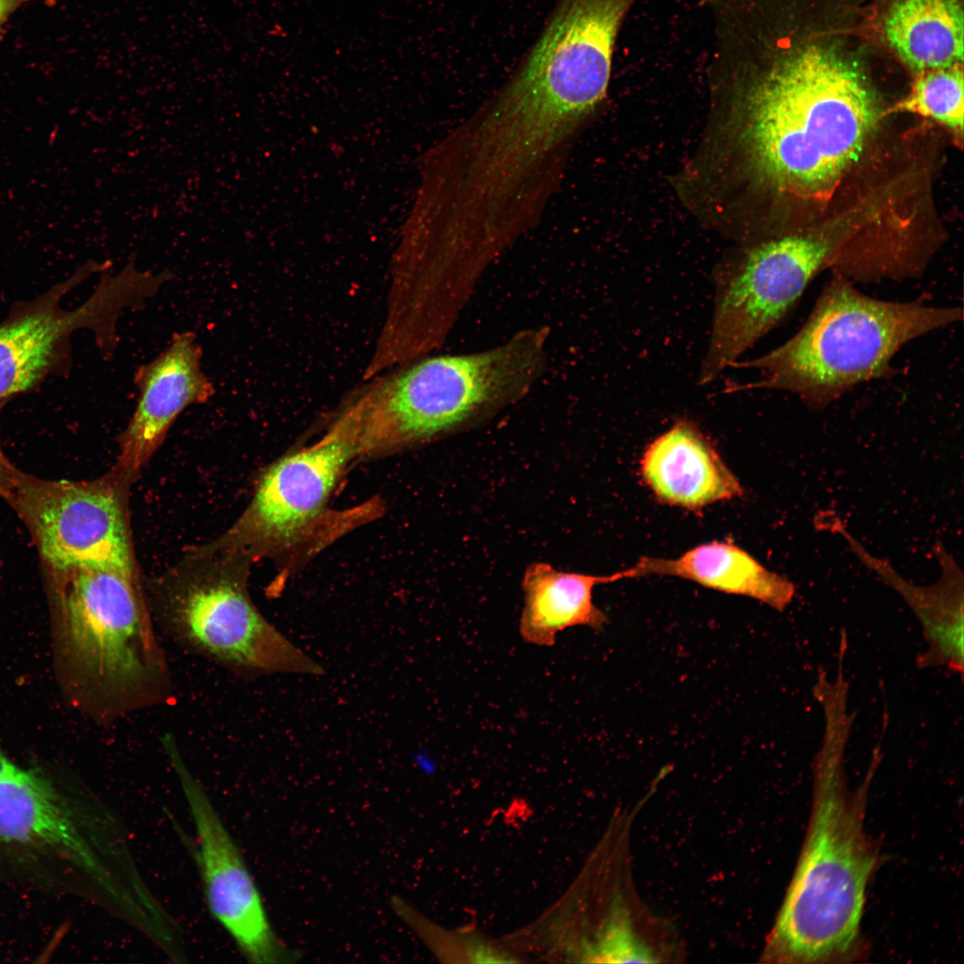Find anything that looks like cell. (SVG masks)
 I'll return each instance as SVG.
<instances>
[{
	"label": "cell",
	"instance_id": "ffe728a7",
	"mask_svg": "<svg viewBox=\"0 0 964 964\" xmlns=\"http://www.w3.org/2000/svg\"><path fill=\"white\" fill-rule=\"evenodd\" d=\"M934 120L961 136L963 72L961 64L918 73L910 94L896 106Z\"/></svg>",
	"mask_w": 964,
	"mask_h": 964
},
{
	"label": "cell",
	"instance_id": "ba28073f",
	"mask_svg": "<svg viewBox=\"0 0 964 964\" xmlns=\"http://www.w3.org/2000/svg\"><path fill=\"white\" fill-rule=\"evenodd\" d=\"M833 251L824 237L787 236L752 247L719 276L701 385L713 381L791 314L831 262Z\"/></svg>",
	"mask_w": 964,
	"mask_h": 964
},
{
	"label": "cell",
	"instance_id": "cb8c5ba5",
	"mask_svg": "<svg viewBox=\"0 0 964 964\" xmlns=\"http://www.w3.org/2000/svg\"><path fill=\"white\" fill-rule=\"evenodd\" d=\"M839 668H840V669H843V670H844V668H843V666H838V669H839ZM819 670H825V669H823L822 668H819ZM819 670H818V671H819ZM825 671H826V670H825ZM826 672H827V671H826Z\"/></svg>",
	"mask_w": 964,
	"mask_h": 964
},
{
	"label": "cell",
	"instance_id": "9c48e42d",
	"mask_svg": "<svg viewBox=\"0 0 964 964\" xmlns=\"http://www.w3.org/2000/svg\"><path fill=\"white\" fill-rule=\"evenodd\" d=\"M9 503L52 574L106 570L135 578L122 507L107 486L22 472Z\"/></svg>",
	"mask_w": 964,
	"mask_h": 964
},
{
	"label": "cell",
	"instance_id": "5bb4252c",
	"mask_svg": "<svg viewBox=\"0 0 964 964\" xmlns=\"http://www.w3.org/2000/svg\"><path fill=\"white\" fill-rule=\"evenodd\" d=\"M203 350L194 332L174 333L169 345L134 373L137 403L120 436L121 461L137 469L163 441L179 414L192 404L207 403L215 393L202 370Z\"/></svg>",
	"mask_w": 964,
	"mask_h": 964
},
{
	"label": "cell",
	"instance_id": "2e32d148",
	"mask_svg": "<svg viewBox=\"0 0 964 964\" xmlns=\"http://www.w3.org/2000/svg\"><path fill=\"white\" fill-rule=\"evenodd\" d=\"M641 472L659 500L686 509H700L744 493L712 444L686 420H677L647 447Z\"/></svg>",
	"mask_w": 964,
	"mask_h": 964
},
{
	"label": "cell",
	"instance_id": "3957f363",
	"mask_svg": "<svg viewBox=\"0 0 964 964\" xmlns=\"http://www.w3.org/2000/svg\"><path fill=\"white\" fill-rule=\"evenodd\" d=\"M54 576V625L64 687L99 725L168 704L175 683L135 578L113 571Z\"/></svg>",
	"mask_w": 964,
	"mask_h": 964
},
{
	"label": "cell",
	"instance_id": "44dd1931",
	"mask_svg": "<svg viewBox=\"0 0 964 964\" xmlns=\"http://www.w3.org/2000/svg\"><path fill=\"white\" fill-rule=\"evenodd\" d=\"M586 957L593 962L654 963L658 954L638 931L631 910L617 900Z\"/></svg>",
	"mask_w": 964,
	"mask_h": 964
},
{
	"label": "cell",
	"instance_id": "7c38bea8",
	"mask_svg": "<svg viewBox=\"0 0 964 964\" xmlns=\"http://www.w3.org/2000/svg\"><path fill=\"white\" fill-rule=\"evenodd\" d=\"M177 773L198 840V864L208 908L252 963L296 961L300 954L274 932L259 890L228 829L185 765L174 738L162 743Z\"/></svg>",
	"mask_w": 964,
	"mask_h": 964
},
{
	"label": "cell",
	"instance_id": "5b68a950",
	"mask_svg": "<svg viewBox=\"0 0 964 964\" xmlns=\"http://www.w3.org/2000/svg\"><path fill=\"white\" fill-rule=\"evenodd\" d=\"M542 362L543 336L531 331L491 350L429 357L373 379L343 408L360 457L425 442L515 400Z\"/></svg>",
	"mask_w": 964,
	"mask_h": 964
},
{
	"label": "cell",
	"instance_id": "7a4b0ae2",
	"mask_svg": "<svg viewBox=\"0 0 964 964\" xmlns=\"http://www.w3.org/2000/svg\"><path fill=\"white\" fill-rule=\"evenodd\" d=\"M741 93V134L755 170L777 187L827 192L857 158L878 120L858 62L835 46L784 54Z\"/></svg>",
	"mask_w": 964,
	"mask_h": 964
},
{
	"label": "cell",
	"instance_id": "7402d4cb",
	"mask_svg": "<svg viewBox=\"0 0 964 964\" xmlns=\"http://www.w3.org/2000/svg\"><path fill=\"white\" fill-rule=\"evenodd\" d=\"M6 399L0 400V411ZM22 472L9 461L0 444V496L8 503L12 498Z\"/></svg>",
	"mask_w": 964,
	"mask_h": 964
},
{
	"label": "cell",
	"instance_id": "8fae6325",
	"mask_svg": "<svg viewBox=\"0 0 964 964\" xmlns=\"http://www.w3.org/2000/svg\"><path fill=\"white\" fill-rule=\"evenodd\" d=\"M356 458L353 438L334 420L319 440L278 459L262 476L243 516L249 544L288 553L315 538L331 495Z\"/></svg>",
	"mask_w": 964,
	"mask_h": 964
},
{
	"label": "cell",
	"instance_id": "6da1fadb",
	"mask_svg": "<svg viewBox=\"0 0 964 964\" xmlns=\"http://www.w3.org/2000/svg\"><path fill=\"white\" fill-rule=\"evenodd\" d=\"M824 736L813 760L810 822L799 860L763 959L794 964L850 963L868 950L861 919L868 885L879 864L864 828L867 795L882 754L874 749L866 777L851 792L844 753L853 714L844 699L821 703Z\"/></svg>",
	"mask_w": 964,
	"mask_h": 964
},
{
	"label": "cell",
	"instance_id": "30bf717a",
	"mask_svg": "<svg viewBox=\"0 0 964 964\" xmlns=\"http://www.w3.org/2000/svg\"><path fill=\"white\" fill-rule=\"evenodd\" d=\"M92 274V267L84 265L43 300L0 326V400L37 383L79 328L92 329L102 355L113 357L120 340L118 319L125 310L138 307L139 292L126 274L104 271L81 305L70 311L61 308V297Z\"/></svg>",
	"mask_w": 964,
	"mask_h": 964
},
{
	"label": "cell",
	"instance_id": "8992f818",
	"mask_svg": "<svg viewBox=\"0 0 964 964\" xmlns=\"http://www.w3.org/2000/svg\"><path fill=\"white\" fill-rule=\"evenodd\" d=\"M98 821L72 784L0 747V880L54 896L109 888Z\"/></svg>",
	"mask_w": 964,
	"mask_h": 964
},
{
	"label": "cell",
	"instance_id": "d6986e66",
	"mask_svg": "<svg viewBox=\"0 0 964 964\" xmlns=\"http://www.w3.org/2000/svg\"><path fill=\"white\" fill-rule=\"evenodd\" d=\"M884 34L890 48L917 73L962 62L959 0H896L886 12Z\"/></svg>",
	"mask_w": 964,
	"mask_h": 964
},
{
	"label": "cell",
	"instance_id": "e0dca14e",
	"mask_svg": "<svg viewBox=\"0 0 964 964\" xmlns=\"http://www.w3.org/2000/svg\"><path fill=\"white\" fill-rule=\"evenodd\" d=\"M624 572L626 578L677 577L707 588L751 597L777 611L785 610L795 593L786 578L767 569L744 549L725 542L701 544L674 559L642 557Z\"/></svg>",
	"mask_w": 964,
	"mask_h": 964
},
{
	"label": "cell",
	"instance_id": "4fadbf2b",
	"mask_svg": "<svg viewBox=\"0 0 964 964\" xmlns=\"http://www.w3.org/2000/svg\"><path fill=\"white\" fill-rule=\"evenodd\" d=\"M625 0H561L514 73L595 109L606 96Z\"/></svg>",
	"mask_w": 964,
	"mask_h": 964
},
{
	"label": "cell",
	"instance_id": "52a82bcc",
	"mask_svg": "<svg viewBox=\"0 0 964 964\" xmlns=\"http://www.w3.org/2000/svg\"><path fill=\"white\" fill-rule=\"evenodd\" d=\"M151 612L159 634L177 647L238 677L324 673L262 615L237 577L204 575L170 585Z\"/></svg>",
	"mask_w": 964,
	"mask_h": 964
},
{
	"label": "cell",
	"instance_id": "277c9868",
	"mask_svg": "<svg viewBox=\"0 0 964 964\" xmlns=\"http://www.w3.org/2000/svg\"><path fill=\"white\" fill-rule=\"evenodd\" d=\"M962 318L961 307L870 297L836 274L791 338L762 356L732 364L756 369L760 379L729 391H785L821 410L857 386L892 378L897 372L893 359L906 344Z\"/></svg>",
	"mask_w": 964,
	"mask_h": 964
},
{
	"label": "cell",
	"instance_id": "603a6c76",
	"mask_svg": "<svg viewBox=\"0 0 964 964\" xmlns=\"http://www.w3.org/2000/svg\"><path fill=\"white\" fill-rule=\"evenodd\" d=\"M12 6V0H0V23L5 20Z\"/></svg>",
	"mask_w": 964,
	"mask_h": 964
},
{
	"label": "cell",
	"instance_id": "ac0fdd59",
	"mask_svg": "<svg viewBox=\"0 0 964 964\" xmlns=\"http://www.w3.org/2000/svg\"><path fill=\"white\" fill-rule=\"evenodd\" d=\"M623 578V570L597 576L562 572L544 562L530 564L522 580L521 637L528 644L552 646L557 634L570 627L602 630L608 618L594 603L593 590L598 585Z\"/></svg>",
	"mask_w": 964,
	"mask_h": 964
},
{
	"label": "cell",
	"instance_id": "9a60e30c",
	"mask_svg": "<svg viewBox=\"0 0 964 964\" xmlns=\"http://www.w3.org/2000/svg\"><path fill=\"white\" fill-rule=\"evenodd\" d=\"M815 527L840 535L852 552L881 580L894 589L907 602L919 620L927 642V649L916 660L919 669L945 667L963 677L964 663V586L963 574L953 557L942 544H936L935 553L940 562L942 575L931 586H916L902 578L883 559L870 554L846 529L842 519L833 511L819 513Z\"/></svg>",
	"mask_w": 964,
	"mask_h": 964
}]
</instances>
